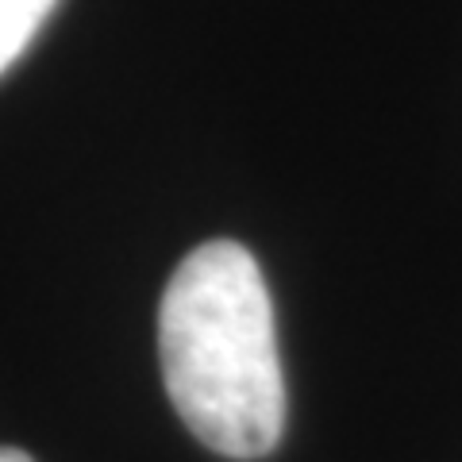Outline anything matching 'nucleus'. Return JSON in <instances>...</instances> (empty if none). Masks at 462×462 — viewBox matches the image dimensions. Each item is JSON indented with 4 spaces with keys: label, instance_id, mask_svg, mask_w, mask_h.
Listing matches in <instances>:
<instances>
[{
    "label": "nucleus",
    "instance_id": "nucleus-1",
    "mask_svg": "<svg viewBox=\"0 0 462 462\" xmlns=\"http://www.w3.org/2000/svg\"><path fill=\"white\" fill-rule=\"evenodd\" d=\"M158 358L173 409L208 451L251 462L282 443L273 300L243 243L208 239L181 258L158 309Z\"/></svg>",
    "mask_w": 462,
    "mask_h": 462
},
{
    "label": "nucleus",
    "instance_id": "nucleus-2",
    "mask_svg": "<svg viewBox=\"0 0 462 462\" xmlns=\"http://www.w3.org/2000/svg\"><path fill=\"white\" fill-rule=\"evenodd\" d=\"M62 0H0V74L23 58Z\"/></svg>",
    "mask_w": 462,
    "mask_h": 462
},
{
    "label": "nucleus",
    "instance_id": "nucleus-3",
    "mask_svg": "<svg viewBox=\"0 0 462 462\" xmlns=\"http://www.w3.org/2000/svg\"><path fill=\"white\" fill-rule=\"evenodd\" d=\"M0 462H35L27 451H16V447H0Z\"/></svg>",
    "mask_w": 462,
    "mask_h": 462
}]
</instances>
